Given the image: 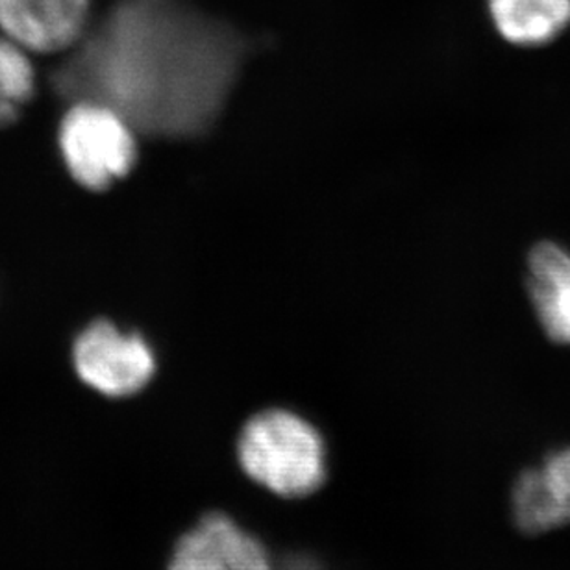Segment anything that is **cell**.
Wrapping results in <instances>:
<instances>
[{
	"label": "cell",
	"instance_id": "5",
	"mask_svg": "<svg viewBox=\"0 0 570 570\" xmlns=\"http://www.w3.org/2000/svg\"><path fill=\"white\" fill-rule=\"evenodd\" d=\"M91 0H0V30L28 52L71 49L88 30Z\"/></svg>",
	"mask_w": 570,
	"mask_h": 570
},
{
	"label": "cell",
	"instance_id": "8",
	"mask_svg": "<svg viewBox=\"0 0 570 570\" xmlns=\"http://www.w3.org/2000/svg\"><path fill=\"white\" fill-rule=\"evenodd\" d=\"M527 289L533 312L550 341L570 345V253L541 242L528 254Z\"/></svg>",
	"mask_w": 570,
	"mask_h": 570
},
{
	"label": "cell",
	"instance_id": "10",
	"mask_svg": "<svg viewBox=\"0 0 570 570\" xmlns=\"http://www.w3.org/2000/svg\"><path fill=\"white\" fill-rule=\"evenodd\" d=\"M36 71L28 50L0 36V128L16 121L22 106L32 99Z\"/></svg>",
	"mask_w": 570,
	"mask_h": 570
},
{
	"label": "cell",
	"instance_id": "7",
	"mask_svg": "<svg viewBox=\"0 0 570 570\" xmlns=\"http://www.w3.org/2000/svg\"><path fill=\"white\" fill-rule=\"evenodd\" d=\"M511 515L528 535L570 527V446L550 452L519 474L511 491Z\"/></svg>",
	"mask_w": 570,
	"mask_h": 570
},
{
	"label": "cell",
	"instance_id": "6",
	"mask_svg": "<svg viewBox=\"0 0 570 570\" xmlns=\"http://www.w3.org/2000/svg\"><path fill=\"white\" fill-rule=\"evenodd\" d=\"M169 570H275L258 539L230 517L212 513L181 535Z\"/></svg>",
	"mask_w": 570,
	"mask_h": 570
},
{
	"label": "cell",
	"instance_id": "11",
	"mask_svg": "<svg viewBox=\"0 0 570 570\" xmlns=\"http://www.w3.org/2000/svg\"><path fill=\"white\" fill-rule=\"evenodd\" d=\"M282 570H318V567L313 566V563H307V561L304 560H296L287 563Z\"/></svg>",
	"mask_w": 570,
	"mask_h": 570
},
{
	"label": "cell",
	"instance_id": "1",
	"mask_svg": "<svg viewBox=\"0 0 570 570\" xmlns=\"http://www.w3.org/2000/svg\"><path fill=\"white\" fill-rule=\"evenodd\" d=\"M78 43L61 89L167 139L212 127L248 50L236 28L186 0H125Z\"/></svg>",
	"mask_w": 570,
	"mask_h": 570
},
{
	"label": "cell",
	"instance_id": "4",
	"mask_svg": "<svg viewBox=\"0 0 570 570\" xmlns=\"http://www.w3.org/2000/svg\"><path fill=\"white\" fill-rule=\"evenodd\" d=\"M72 362L83 384L111 399L136 395L150 382L156 360L147 341L108 321L89 324L78 335Z\"/></svg>",
	"mask_w": 570,
	"mask_h": 570
},
{
	"label": "cell",
	"instance_id": "9",
	"mask_svg": "<svg viewBox=\"0 0 570 570\" xmlns=\"http://www.w3.org/2000/svg\"><path fill=\"white\" fill-rule=\"evenodd\" d=\"M494 27L521 47H539L558 38L570 22V0H489Z\"/></svg>",
	"mask_w": 570,
	"mask_h": 570
},
{
	"label": "cell",
	"instance_id": "2",
	"mask_svg": "<svg viewBox=\"0 0 570 570\" xmlns=\"http://www.w3.org/2000/svg\"><path fill=\"white\" fill-rule=\"evenodd\" d=\"M243 471L284 499H301L323 485L326 452L312 424L285 410L258 413L239 439Z\"/></svg>",
	"mask_w": 570,
	"mask_h": 570
},
{
	"label": "cell",
	"instance_id": "3",
	"mask_svg": "<svg viewBox=\"0 0 570 570\" xmlns=\"http://www.w3.org/2000/svg\"><path fill=\"white\" fill-rule=\"evenodd\" d=\"M60 150L80 186L105 191L136 164V130L110 106L77 100L61 119Z\"/></svg>",
	"mask_w": 570,
	"mask_h": 570
}]
</instances>
